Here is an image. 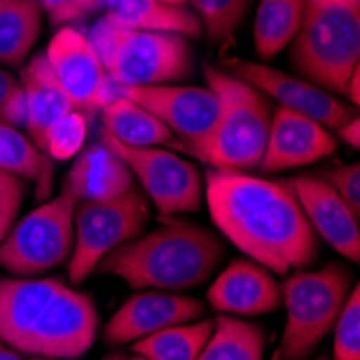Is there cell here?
I'll return each instance as SVG.
<instances>
[{
    "label": "cell",
    "mask_w": 360,
    "mask_h": 360,
    "mask_svg": "<svg viewBox=\"0 0 360 360\" xmlns=\"http://www.w3.org/2000/svg\"><path fill=\"white\" fill-rule=\"evenodd\" d=\"M160 3H167V5H175V7H186L188 0H160Z\"/></svg>",
    "instance_id": "37"
},
{
    "label": "cell",
    "mask_w": 360,
    "mask_h": 360,
    "mask_svg": "<svg viewBox=\"0 0 360 360\" xmlns=\"http://www.w3.org/2000/svg\"><path fill=\"white\" fill-rule=\"evenodd\" d=\"M86 37L115 86L179 84L194 72V48L175 32L125 28L102 15Z\"/></svg>",
    "instance_id": "5"
},
{
    "label": "cell",
    "mask_w": 360,
    "mask_h": 360,
    "mask_svg": "<svg viewBox=\"0 0 360 360\" xmlns=\"http://www.w3.org/2000/svg\"><path fill=\"white\" fill-rule=\"evenodd\" d=\"M0 123L24 127L26 123V95L22 82L0 65Z\"/></svg>",
    "instance_id": "30"
},
{
    "label": "cell",
    "mask_w": 360,
    "mask_h": 360,
    "mask_svg": "<svg viewBox=\"0 0 360 360\" xmlns=\"http://www.w3.org/2000/svg\"><path fill=\"white\" fill-rule=\"evenodd\" d=\"M224 255L210 229L171 218L110 250L95 272L125 281L134 289L188 291L212 278Z\"/></svg>",
    "instance_id": "3"
},
{
    "label": "cell",
    "mask_w": 360,
    "mask_h": 360,
    "mask_svg": "<svg viewBox=\"0 0 360 360\" xmlns=\"http://www.w3.org/2000/svg\"><path fill=\"white\" fill-rule=\"evenodd\" d=\"M226 72H231L233 76L259 89L268 100H274L281 108L313 119L326 129H330V132H337L347 121L358 117L356 108L339 100L335 93L326 91L304 78L274 70L266 63L233 58L229 63Z\"/></svg>",
    "instance_id": "13"
},
{
    "label": "cell",
    "mask_w": 360,
    "mask_h": 360,
    "mask_svg": "<svg viewBox=\"0 0 360 360\" xmlns=\"http://www.w3.org/2000/svg\"><path fill=\"white\" fill-rule=\"evenodd\" d=\"M214 330V319H196L171 326L132 343V349L147 360H196Z\"/></svg>",
    "instance_id": "26"
},
{
    "label": "cell",
    "mask_w": 360,
    "mask_h": 360,
    "mask_svg": "<svg viewBox=\"0 0 360 360\" xmlns=\"http://www.w3.org/2000/svg\"><path fill=\"white\" fill-rule=\"evenodd\" d=\"M188 3L199 18L210 44L222 46L233 39L250 0H188Z\"/></svg>",
    "instance_id": "27"
},
{
    "label": "cell",
    "mask_w": 360,
    "mask_h": 360,
    "mask_svg": "<svg viewBox=\"0 0 360 360\" xmlns=\"http://www.w3.org/2000/svg\"><path fill=\"white\" fill-rule=\"evenodd\" d=\"M281 289L287 319L274 360H307L335 328L354 289L352 270L341 264H328L319 270L291 272Z\"/></svg>",
    "instance_id": "7"
},
{
    "label": "cell",
    "mask_w": 360,
    "mask_h": 360,
    "mask_svg": "<svg viewBox=\"0 0 360 360\" xmlns=\"http://www.w3.org/2000/svg\"><path fill=\"white\" fill-rule=\"evenodd\" d=\"M63 186L82 203L117 199L136 184L123 158L100 139V143L80 149Z\"/></svg>",
    "instance_id": "18"
},
{
    "label": "cell",
    "mask_w": 360,
    "mask_h": 360,
    "mask_svg": "<svg viewBox=\"0 0 360 360\" xmlns=\"http://www.w3.org/2000/svg\"><path fill=\"white\" fill-rule=\"evenodd\" d=\"M89 119L78 112L70 110L63 115L48 132L46 139V155L50 160H72L80 153L84 147L86 134H89Z\"/></svg>",
    "instance_id": "28"
},
{
    "label": "cell",
    "mask_w": 360,
    "mask_h": 360,
    "mask_svg": "<svg viewBox=\"0 0 360 360\" xmlns=\"http://www.w3.org/2000/svg\"><path fill=\"white\" fill-rule=\"evenodd\" d=\"M78 199L60 186L56 196L15 220L0 244V268L11 276L32 278L68 261L74 248Z\"/></svg>",
    "instance_id": "8"
},
{
    "label": "cell",
    "mask_w": 360,
    "mask_h": 360,
    "mask_svg": "<svg viewBox=\"0 0 360 360\" xmlns=\"http://www.w3.org/2000/svg\"><path fill=\"white\" fill-rule=\"evenodd\" d=\"M319 360H326V358H319Z\"/></svg>",
    "instance_id": "40"
},
{
    "label": "cell",
    "mask_w": 360,
    "mask_h": 360,
    "mask_svg": "<svg viewBox=\"0 0 360 360\" xmlns=\"http://www.w3.org/2000/svg\"><path fill=\"white\" fill-rule=\"evenodd\" d=\"M149 216V201L139 186H132L117 199L78 203L74 214V248L68 259L72 287L82 285L110 250L139 238Z\"/></svg>",
    "instance_id": "9"
},
{
    "label": "cell",
    "mask_w": 360,
    "mask_h": 360,
    "mask_svg": "<svg viewBox=\"0 0 360 360\" xmlns=\"http://www.w3.org/2000/svg\"><path fill=\"white\" fill-rule=\"evenodd\" d=\"M207 302L222 315L257 317L283 304V289L264 266L252 259H236L210 285Z\"/></svg>",
    "instance_id": "17"
},
{
    "label": "cell",
    "mask_w": 360,
    "mask_h": 360,
    "mask_svg": "<svg viewBox=\"0 0 360 360\" xmlns=\"http://www.w3.org/2000/svg\"><path fill=\"white\" fill-rule=\"evenodd\" d=\"M203 199L220 233L272 274L300 272L317 259L319 238L287 179L210 169Z\"/></svg>",
    "instance_id": "1"
},
{
    "label": "cell",
    "mask_w": 360,
    "mask_h": 360,
    "mask_svg": "<svg viewBox=\"0 0 360 360\" xmlns=\"http://www.w3.org/2000/svg\"><path fill=\"white\" fill-rule=\"evenodd\" d=\"M319 177L341 196L354 214L360 216V165H356V162H347V165L339 162L337 167L319 173Z\"/></svg>",
    "instance_id": "31"
},
{
    "label": "cell",
    "mask_w": 360,
    "mask_h": 360,
    "mask_svg": "<svg viewBox=\"0 0 360 360\" xmlns=\"http://www.w3.org/2000/svg\"><path fill=\"white\" fill-rule=\"evenodd\" d=\"M337 151V139L313 119H307L287 108H274L272 123L261 158L259 173L272 175L298 167L315 165Z\"/></svg>",
    "instance_id": "15"
},
{
    "label": "cell",
    "mask_w": 360,
    "mask_h": 360,
    "mask_svg": "<svg viewBox=\"0 0 360 360\" xmlns=\"http://www.w3.org/2000/svg\"><path fill=\"white\" fill-rule=\"evenodd\" d=\"M104 15L125 28L175 32L188 39L203 35L199 18L188 7H175L160 0H97Z\"/></svg>",
    "instance_id": "20"
},
{
    "label": "cell",
    "mask_w": 360,
    "mask_h": 360,
    "mask_svg": "<svg viewBox=\"0 0 360 360\" xmlns=\"http://www.w3.org/2000/svg\"><path fill=\"white\" fill-rule=\"evenodd\" d=\"M100 315L86 293L58 278H0V343L30 356L72 360L97 337Z\"/></svg>",
    "instance_id": "2"
},
{
    "label": "cell",
    "mask_w": 360,
    "mask_h": 360,
    "mask_svg": "<svg viewBox=\"0 0 360 360\" xmlns=\"http://www.w3.org/2000/svg\"><path fill=\"white\" fill-rule=\"evenodd\" d=\"M335 360H360V289L354 285L335 321Z\"/></svg>",
    "instance_id": "29"
},
{
    "label": "cell",
    "mask_w": 360,
    "mask_h": 360,
    "mask_svg": "<svg viewBox=\"0 0 360 360\" xmlns=\"http://www.w3.org/2000/svg\"><path fill=\"white\" fill-rule=\"evenodd\" d=\"M115 91L165 123L190 155L210 136L220 110L218 97L210 86L147 84L115 86Z\"/></svg>",
    "instance_id": "12"
},
{
    "label": "cell",
    "mask_w": 360,
    "mask_h": 360,
    "mask_svg": "<svg viewBox=\"0 0 360 360\" xmlns=\"http://www.w3.org/2000/svg\"><path fill=\"white\" fill-rule=\"evenodd\" d=\"M266 343L268 335L259 323L220 315L196 360H264Z\"/></svg>",
    "instance_id": "23"
},
{
    "label": "cell",
    "mask_w": 360,
    "mask_h": 360,
    "mask_svg": "<svg viewBox=\"0 0 360 360\" xmlns=\"http://www.w3.org/2000/svg\"><path fill=\"white\" fill-rule=\"evenodd\" d=\"M0 169L24 181H32L37 186L39 199H50L54 177L52 160L22 129L7 123H0Z\"/></svg>",
    "instance_id": "24"
},
{
    "label": "cell",
    "mask_w": 360,
    "mask_h": 360,
    "mask_svg": "<svg viewBox=\"0 0 360 360\" xmlns=\"http://www.w3.org/2000/svg\"><path fill=\"white\" fill-rule=\"evenodd\" d=\"M100 139L110 145L141 184L145 199L153 203L160 216L199 212L203 203V175L190 160L165 147H129L106 132Z\"/></svg>",
    "instance_id": "10"
},
{
    "label": "cell",
    "mask_w": 360,
    "mask_h": 360,
    "mask_svg": "<svg viewBox=\"0 0 360 360\" xmlns=\"http://www.w3.org/2000/svg\"><path fill=\"white\" fill-rule=\"evenodd\" d=\"M358 91H360V68H356V70L352 72V76H349V80H347V84H345V91H343V95H347V100L352 102L354 108H356L358 102H360Z\"/></svg>",
    "instance_id": "35"
},
{
    "label": "cell",
    "mask_w": 360,
    "mask_h": 360,
    "mask_svg": "<svg viewBox=\"0 0 360 360\" xmlns=\"http://www.w3.org/2000/svg\"><path fill=\"white\" fill-rule=\"evenodd\" d=\"M20 82L24 86L26 95V136L35 143L37 149L46 153V139L52 125L68 115L72 108L70 97L60 89L58 80L54 78L50 65L46 60V54H35L28 58V63L22 65Z\"/></svg>",
    "instance_id": "19"
},
{
    "label": "cell",
    "mask_w": 360,
    "mask_h": 360,
    "mask_svg": "<svg viewBox=\"0 0 360 360\" xmlns=\"http://www.w3.org/2000/svg\"><path fill=\"white\" fill-rule=\"evenodd\" d=\"M205 315V304L184 293L171 291H141L127 298L108 319L104 339L110 345L134 343L143 337L186 321H196Z\"/></svg>",
    "instance_id": "14"
},
{
    "label": "cell",
    "mask_w": 360,
    "mask_h": 360,
    "mask_svg": "<svg viewBox=\"0 0 360 360\" xmlns=\"http://www.w3.org/2000/svg\"><path fill=\"white\" fill-rule=\"evenodd\" d=\"M337 136H339L343 143H347L352 149H358V147H360V119L356 117V119L347 121L343 127H339V129H337Z\"/></svg>",
    "instance_id": "34"
},
{
    "label": "cell",
    "mask_w": 360,
    "mask_h": 360,
    "mask_svg": "<svg viewBox=\"0 0 360 360\" xmlns=\"http://www.w3.org/2000/svg\"><path fill=\"white\" fill-rule=\"evenodd\" d=\"M203 76L218 97L220 110L210 136L192 155L212 169L259 171L274 112L272 100L246 80L214 65H203Z\"/></svg>",
    "instance_id": "4"
},
{
    "label": "cell",
    "mask_w": 360,
    "mask_h": 360,
    "mask_svg": "<svg viewBox=\"0 0 360 360\" xmlns=\"http://www.w3.org/2000/svg\"><path fill=\"white\" fill-rule=\"evenodd\" d=\"M104 123L108 136L129 147H179V141L173 136L171 129L158 121L149 110L127 100L123 95H115L112 100L97 112Z\"/></svg>",
    "instance_id": "21"
},
{
    "label": "cell",
    "mask_w": 360,
    "mask_h": 360,
    "mask_svg": "<svg viewBox=\"0 0 360 360\" xmlns=\"http://www.w3.org/2000/svg\"><path fill=\"white\" fill-rule=\"evenodd\" d=\"M102 360H123V356H121V354H110V356H106V358H102Z\"/></svg>",
    "instance_id": "38"
},
{
    "label": "cell",
    "mask_w": 360,
    "mask_h": 360,
    "mask_svg": "<svg viewBox=\"0 0 360 360\" xmlns=\"http://www.w3.org/2000/svg\"><path fill=\"white\" fill-rule=\"evenodd\" d=\"M123 360H147V358H143V356H134V358H123Z\"/></svg>",
    "instance_id": "39"
},
{
    "label": "cell",
    "mask_w": 360,
    "mask_h": 360,
    "mask_svg": "<svg viewBox=\"0 0 360 360\" xmlns=\"http://www.w3.org/2000/svg\"><path fill=\"white\" fill-rule=\"evenodd\" d=\"M44 54L72 108L89 121L117 95L93 44L76 26L58 28Z\"/></svg>",
    "instance_id": "11"
},
{
    "label": "cell",
    "mask_w": 360,
    "mask_h": 360,
    "mask_svg": "<svg viewBox=\"0 0 360 360\" xmlns=\"http://www.w3.org/2000/svg\"><path fill=\"white\" fill-rule=\"evenodd\" d=\"M26 181L0 169V244H3L9 229L18 220L20 207L24 203Z\"/></svg>",
    "instance_id": "32"
},
{
    "label": "cell",
    "mask_w": 360,
    "mask_h": 360,
    "mask_svg": "<svg viewBox=\"0 0 360 360\" xmlns=\"http://www.w3.org/2000/svg\"><path fill=\"white\" fill-rule=\"evenodd\" d=\"M37 0H0V65L22 68L41 35Z\"/></svg>",
    "instance_id": "22"
},
{
    "label": "cell",
    "mask_w": 360,
    "mask_h": 360,
    "mask_svg": "<svg viewBox=\"0 0 360 360\" xmlns=\"http://www.w3.org/2000/svg\"><path fill=\"white\" fill-rule=\"evenodd\" d=\"M300 76L335 95L360 68V0H304L302 22L289 44Z\"/></svg>",
    "instance_id": "6"
},
{
    "label": "cell",
    "mask_w": 360,
    "mask_h": 360,
    "mask_svg": "<svg viewBox=\"0 0 360 360\" xmlns=\"http://www.w3.org/2000/svg\"><path fill=\"white\" fill-rule=\"evenodd\" d=\"M289 188L313 226L317 238L330 244L341 257L352 264L360 261V226L358 214H354L341 196L319 175H296L287 179Z\"/></svg>",
    "instance_id": "16"
},
{
    "label": "cell",
    "mask_w": 360,
    "mask_h": 360,
    "mask_svg": "<svg viewBox=\"0 0 360 360\" xmlns=\"http://www.w3.org/2000/svg\"><path fill=\"white\" fill-rule=\"evenodd\" d=\"M0 360H50V358H44V356H30V354H24L20 349H13L5 343H0Z\"/></svg>",
    "instance_id": "36"
},
{
    "label": "cell",
    "mask_w": 360,
    "mask_h": 360,
    "mask_svg": "<svg viewBox=\"0 0 360 360\" xmlns=\"http://www.w3.org/2000/svg\"><path fill=\"white\" fill-rule=\"evenodd\" d=\"M52 26H74L100 9L97 0H37Z\"/></svg>",
    "instance_id": "33"
},
{
    "label": "cell",
    "mask_w": 360,
    "mask_h": 360,
    "mask_svg": "<svg viewBox=\"0 0 360 360\" xmlns=\"http://www.w3.org/2000/svg\"><path fill=\"white\" fill-rule=\"evenodd\" d=\"M302 11L304 0H261L252 26L255 52L261 60L274 58L293 41Z\"/></svg>",
    "instance_id": "25"
}]
</instances>
